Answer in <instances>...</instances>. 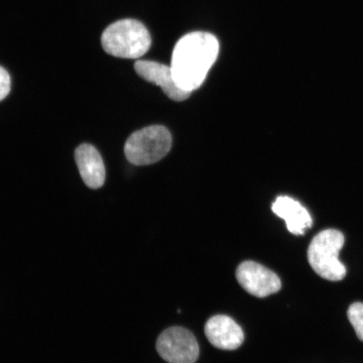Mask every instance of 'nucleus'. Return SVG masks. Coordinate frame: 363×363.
<instances>
[{
    "mask_svg": "<svg viewBox=\"0 0 363 363\" xmlns=\"http://www.w3.org/2000/svg\"><path fill=\"white\" fill-rule=\"evenodd\" d=\"M219 51V42L211 33L196 31L182 38L175 45L170 66L177 84L190 93L201 87Z\"/></svg>",
    "mask_w": 363,
    "mask_h": 363,
    "instance_id": "obj_1",
    "label": "nucleus"
},
{
    "mask_svg": "<svg viewBox=\"0 0 363 363\" xmlns=\"http://www.w3.org/2000/svg\"><path fill=\"white\" fill-rule=\"evenodd\" d=\"M101 44L104 52L108 55L135 59L148 52L152 38L143 23L125 19L113 23L104 30Z\"/></svg>",
    "mask_w": 363,
    "mask_h": 363,
    "instance_id": "obj_2",
    "label": "nucleus"
},
{
    "mask_svg": "<svg viewBox=\"0 0 363 363\" xmlns=\"http://www.w3.org/2000/svg\"><path fill=\"white\" fill-rule=\"evenodd\" d=\"M344 243L343 234L334 229L321 231L313 238L308 249V260L321 278L337 282L346 277V267L339 260Z\"/></svg>",
    "mask_w": 363,
    "mask_h": 363,
    "instance_id": "obj_3",
    "label": "nucleus"
},
{
    "mask_svg": "<svg viewBox=\"0 0 363 363\" xmlns=\"http://www.w3.org/2000/svg\"><path fill=\"white\" fill-rule=\"evenodd\" d=\"M172 142V135L166 127H145L135 131L126 140L125 155L131 164L151 165L162 160L169 152Z\"/></svg>",
    "mask_w": 363,
    "mask_h": 363,
    "instance_id": "obj_4",
    "label": "nucleus"
},
{
    "mask_svg": "<svg viewBox=\"0 0 363 363\" xmlns=\"http://www.w3.org/2000/svg\"><path fill=\"white\" fill-rule=\"evenodd\" d=\"M157 350L169 363H194L199 355L196 339L183 328H171L163 331L157 342Z\"/></svg>",
    "mask_w": 363,
    "mask_h": 363,
    "instance_id": "obj_5",
    "label": "nucleus"
},
{
    "mask_svg": "<svg viewBox=\"0 0 363 363\" xmlns=\"http://www.w3.org/2000/svg\"><path fill=\"white\" fill-rule=\"evenodd\" d=\"M235 276L240 285L247 293L258 298L278 293L282 287L278 275L256 262L240 263Z\"/></svg>",
    "mask_w": 363,
    "mask_h": 363,
    "instance_id": "obj_6",
    "label": "nucleus"
},
{
    "mask_svg": "<svg viewBox=\"0 0 363 363\" xmlns=\"http://www.w3.org/2000/svg\"><path fill=\"white\" fill-rule=\"evenodd\" d=\"M135 70L140 78L160 87L167 97L174 101H184L191 93L177 84L171 67L152 61H138Z\"/></svg>",
    "mask_w": 363,
    "mask_h": 363,
    "instance_id": "obj_7",
    "label": "nucleus"
},
{
    "mask_svg": "<svg viewBox=\"0 0 363 363\" xmlns=\"http://www.w3.org/2000/svg\"><path fill=\"white\" fill-rule=\"evenodd\" d=\"M204 333L208 342L221 350H235L244 342L242 329L237 322L227 315L211 317L204 326Z\"/></svg>",
    "mask_w": 363,
    "mask_h": 363,
    "instance_id": "obj_8",
    "label": "nucleus"
},
{
    "mask_svg": "<svg viewBox=\"0 0 363 363\" xmlns=\"http://www.w3.org/2000/svg\"><path fill=\"white\" fill-rule=\"evenodd\" d=\"M75 160L82 179L89 189L101 188L106 172L101 153L92 145L84 143L76 149Z\"/></svg>",
    "mask_w": 363,
    "mask_h": 363,
    "instance_id": "obj_9",
    "label": "nucleus"
},
{
    "mask_svg": "<svg viewBox=\"0 0 363 363\" xmlns=\"http://www.w3.org/2000/svg\"><path fill=\"white\" fill-rule=\"evenodd\" d=\"M272 211L285 220L289 233L294 235H303L312 226L313 220L310 213L292 198H277L272 203Z\"/></svg>",
    "mask_w": 363,
    "mask_h": 363,
    "instance_id": "obj_10",
    "label": "nucleus"
},
{
    "mask_svg": "<svg viewBox=\"0 0 363 363\" xmlns=\"http://www.w3.org/2000/svg\"><path fill=\"white\" fill-rule=\"evenodd\" d=\"M347 316L349 321L355 330L357 337L363 342V303H352L349 307Z\"/></svg>",
    "mask_w": 363,
    "mask_h": 363,
    "instance_id": "obj_11",
    "label": "nucleus"
},
{
    "mask_svg": "<svg viewBox=\"0 0 363 363\" xmlns=\"http://www.w3.org/2000/svg\"><path fill=\"white\" fill-rule=\"evenodd\" d=\"M11 89V79L9 72L0 66V101L6 99Z\"/></svg>",
    "mask_w": 363,
    "mask_h": 363,
    "instance_id": "obj_12",
    "label": "nucleus"
}]
</instances>
